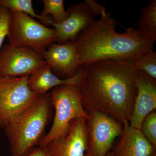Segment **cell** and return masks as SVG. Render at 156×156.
Here are the masks:
<instances>
[{
  "instance_id": "cell-13",
  "label": "cell",
  "mask_w": 156,
  "mask_h": 156,
  "mask_svg": "<svg viewBox=\"0 0 156 156\" xmlns=\"http://www.w3.org/2000/svg\"><path fill=\"white\" fill-rule=\"evenodd\" d=\"M119 143L113 151V156H152L156 147L148 141L140 130L130 126L129 122L123 123Z\"/></svg>"
},
{
  "instance_id": "cell-8",
  "label": "cell",
  "mask_w": 156,
  "mask_h": 156,
  "mask_svg": "<svg viewBox=\"0 0 156 156\" xmlns=\"http://www.w3.org/2000/svg\"><path fill=\"white\" fill-rule=\"evenodd\" d=\"M46 63L41 54L6 44L0 51V76L29 77Z\"/></svg>"
},
{
  "instance_id": "cell-11",
  "label": "cell",
  "mask_w": 156,
  "mask_h": 156,
  "mask_svg": "<svg viewBox=\"0 0 156 156\" xmlns=\"http://www.w3.org/2000/svg\"><path fill=\"white\" fill-rule=\"evenodd\" d=\"M136 83L137 93L129 123L140 129L143 120L156 108V81L145 73L138 71Z\"/></svg>"
},
{
  "instance_id": "cell-22",
  "label": "cell",
  "mask_w": 156,
  "mask_h": 156,
  "mask_svg": "<svg viewBox=\"0 0 156 156\" xmlns=\"http://www.w3.org/2000/svg\"><path fill=\"white\" fill-rule=\"evenodd\" d=\"M27 156H51L48 149L46 147H38L35 148L33 151Z\"/></svg>"
},
{
  "instance_id": "cell-4",
  "label": "cell",
  "mask_w": 156,
  "mask_h": 156,
  "mask_svg": "<svg viewBox=\"0 0 156 156\" xmlns=\"http://www.w3.org/2000/svg\"><path fill=\"white\" fill-rule=\"evenodd\" d=\"M49 94L55 114L50 131L39 144L41 147H46L52 140L66 135L73 120L81 118L87 120L89 118L76 85H61L53 88Z\"/></svg>"
},
{
  "instance_id": "cell-14",
  "label": "cell",
  "mask_w": 156,
  "mask_h": 156,
  "mask_svg": "<svg viewBox=\"0 0 156 156\" xmlns=\"http://www.w3.org/2000/svg\"><path fill=\"white\" fill-rule=\"evenodd\" d=\"M83 72L80 68L74 76L66 79H60L53 73L51 67L45 64L28 77L27 85L31 91L39 95L48 93L50 89L66 84L78 86Z\"/></svg>"
},
{
  "instance_id": "cell-15",
  "label": "cell",
  "mask_w": 156,
  "mask_h": 156,
  "mask_svg": "<svg viewBox=\"0 0 156 156\" xmlns=\"http://www.w3.org/2000/svg\"><path fill=\"white\" fill-rule=\"evenodd\" d=\"M136 30L145 38L156 41V0H152L147 6L141 10Z\"/></svg>"
},
{
  "instance_id": "cell-10",
  "label": "cell",
  "mask_w": 156,
  "mask_h": 156,
  "mask_svg": "<svg viewBox=\"0 0 156 156\" xmlns=\"http://www.w3.org/2000/svg\"><path fill=\"white\" fill-rule=\"evenodd\" d=\"M87 119L70 123L66 135L52 140L48 146L51 156H85L87 149Z\"/></svg>"
},
{
  "instance_id": "cell-23",
  "label": "cell",
  "mask_w": 156,
  "mask_h": 156,
  "mask_svg": "<svg viewBox=\"0 0 156 156\" xmlns=\"http://www.w3.org/2000/svg\"><path fill=\"white\" fill-rule=\"evenodd\" d=\"M106 156H113L112 153V151H110L108 153V154H107Z\"/></svg>"
},
{
  "instance_id": "cell-24",
  "label": "cell",
  "mask_w": 156,
  "mask_h": 156,
  "mask_svg": "<svg viewBox=\"0 0 156 156\" xmlns=\"http://www.w3.org/2000/svg\"><path fill=\"white\" fill-rule=\"evenodd\" d=\"M152 156H156V153L155 152L154 154Z\"/></svg>"
},
{
  "instance_id": "cell-3",
  "label": "cell",
  "mask_w": 156,
  "mask_h": 156,
  "mask_svg": "<svg viewBox=\"0 0 156 156\" xmlns=\"http://www.w3.org/2000/svg\"><path fill=\"white\" fill-rule=\"evenodd\" d=\"M49 93L40 95L4 128L11 156H27L44 136L45 128L53 115Z\"/></svg>"
},
{
  "instance_id": "cell-9",
  "label": "cell",
  "mask_w": 156,
  "mask_h": 156,
  "mask_svg": "<svg viewBox=\"0 0 156 156\" xmlns=\"http://www.w3.org/2000/svg\"><path fill=\"white\" fill-rule=\"evenodd\" d=\"M41 56L53 72L66 78L74 76L80 69L76 47L74 41H67L61 44L52 43Z\"/></svg>"
},
{
  "instance_id": "cell-25",
  "label": "cell",
  "mask_w": 156,
  "mask_h": 156,
  "mask_svg": "<svg viewBox=\"0 0 156 156\" xmlns=\"http://www.w3.org/2000/svg\"></svg>"
},
{
  "instance_id": "cell-5",
  "label": "cell",
  "mask_w": 156,
  "mask_h": 156,
  "mask_svg": "<svg viewBox=\"0 0 156 156\" xmlns=\"http://www.w3.org/2000/svg\"><path fill=\"white\" fill-rule=\"evenodd\" d=\"M7 37L10 44L26 48L41 55L48 46L57 42L54 28H49L21 12L13 13Z\"/></svg>"
},
{
  "instance_id": "cell-7",
  "label": "cell",
  "mask_w": 156,
  "mask_h": 156,
  "mask_svg": "<svg viewBox=\"0 0 156 156\" xmlns=\"http://www.w3.org/2000/svg\"><path fill=\"white\" fill-rule=\"evenodd\" d=\"M28 77L0 76V128H4L40 96L29 88Z\"/></svg>"
},
{
  "instance_id": "cell-16",
  "label": "cell",
  "mask_w": 156,
  "mask_h": 156,
  "mask_svg": "<svg viewBox=\"0 0 156 156\" xmlns=\"http://www.w3.org/2000/svg\"><path fill=\"white\" fill-rule=\"evenodd\" d=\"M0 5L9 9L11 12L24 13L33 18L40 20L42 24L50 26L53 21L52 17L44 19L37 14L33 7L31 0H0Z\"/></svg>"
},
{
  "instance_id": "cell-12",
  "label": "cell",
  "mask_w": 156,
  "mask_h": 156,
  "mask_svg": "<svg viewBox=\"0 0 156 156\" xmlns=\"http://www.w3.org/2000/svg\"><path fill=\"white\" fill-rule=\"evenodd\" d=\"M68 17L63 22L53 23L57 34V44L67 41H74L77 36L95 20L86 2L70 6L67 10Z\"/></svg>"
},
{
  "instance_id": "cell-2",
  "label": "cell",
  "mask_w": 156,
  "mask_h": 156,
  "mask_svg": "<svg viewBox=\"0 0 156 156\" xmlns=\"http://www.w3.org/2000/svg\"><path fill=\"white\" fill-rule=\"evenodd\" d=\"M116 22L110 12H104L74 41L80 68L109 59L134 60L142 53L153 50L155 42L145 38L133 27L123 33L115 30Z\"/></svg>"
},
{
  "instance_id": "cell-19",
  "label": "cell",
  "mask_w": 156,
  "mask_h": 156,
  "mask_svg": "<svg viewBox=\"0 0 156 156\" xmlns=\"http://www.w3.org/2000/svg\"><path fill=\"white\" fill-rule=\"evenodd\" d=\"M140 130L148 141L156 147V112H151L144 118Z\"/></svg>"
},
{
  "instance_id": "cell-6",
  "label": "cell",
  "mask_w": 156,
  "mask_h": 156,
  "mask_svg": "<svg viewBox=\"0 0 156 156\" xmlns=\"http://www.w3.org/2000/svg\"><path fill=\"white\" fill-rule=\"evenodd\" d=\"M88 113L87 149L85 156H106L111 151L115 140L122 135L123 124L101 112Z\"/></svg>"
},
{
  "instance_id": "cell-1",
  "label": "cell",
  "mask_w": 156,
  "mask_h": 156,
  "mask_svg": "<svg viewBox=\"0 0 156 156\" xmlns=\"http://www.w3.org/2000/svg\"><path fill=\"white\" fill-rule=\"evenodd\" d=\"M81 68L77 86L86 111L101 112L122 124L129 122L137 93L134 60L106 59Z\"/></svg>"
},
{
  "instance_id": "cell-21",
  "label": "cell",
  "mask_w": 156,
  "mask_h": 156,
  "mask_svg": "<svg viewBox=\"0 0 156 156\" xmlns=\"http://www.w3.org/2000/svg\"><path fill=\"white\" fill-rule=\"evenodd\" d=\"M85 2L87 3L93 16L99 14L101 15L106 12V9L103 5L96 2L94 0H86Z\"/></svg>"
},
{
  "instance_id": "cell-20",
  "label": "cell",
  "mask_w": 156,
  "mask_h": 156,
  "mask_svg": "<svg viewBox=\"0 0 156 156\" xmlns=\"http://www.w3.org/2000/svg\"><path fill=\"white\" fill-rule=\"evenodd\" d=\"M13 13L10 10L0 5V51L5 39L7 37Z\"/></svg>"
},
{
  "instance_id": "cell-17",
  "label": "cell",
  "mask_w": 156,
  "mask_h": 156,
  "mask_svg": "<svg viewBox=\"0 0 156 156\" xmlns=\"http://www.w3.org/2000/svg\"><path fill=\"white\" fill-rule=\"evenodd\" d=\"M44 9L41 14L43 18L47 19L52 15L53 23H59L64 21L68 17V13L64 8L63 0H42Z\"/></svg>"
},
{
  "instance_id": "cell-18",
  "label": "cell",
  "mask_w": 156,
  "mask_h": 156,
  "mask_svg": "<svg viewBox=\"0 0 156 156\" xmlns=\"http://www.w3.org/2000/svg\"><path fill=\"white\" fill-rule=\"evenodd\" d=\"M138 71H141L156 80V53L154 50L140 54L134 60Z\"/></svg>"
}]
</instances>
